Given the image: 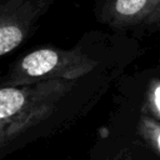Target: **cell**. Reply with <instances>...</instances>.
I'll return each mask as SVG.
<instances>
[{
	"mask_svg": "<svg viewBox=\"0 0 160 160\" xmlns=\"http://www.w3.org/2000/svg\"><path fill=\"white\" fill-rule=\"evenodd\" d=\"M120 160H134V159L131 158V155H130L128 151H124V152L121 154V156H120Z\"/></svg>",
	"mask_w": 160,
	"mask_h": 160,
	"instance_id": "52a82bcc",
	"label": "cell"
},
{
	"mask_svg": "<svg viewBox=\"0 0 160 160\" xmlns=\"http://www.w3.org/2000/svg\"><path fill=\"white\" fill-rule=\"evenodd\" d=\"M151 104L156 111V114L160 116V82L155 84L151 90Z\"/></svg>",
	"mask_w": 160,
	"mask_h": 160,
	"instance_id": "8992f818",
	"label": "cell"
},
{
	"mask_svg": "<svg viewBox=\"0 0 160 160\" xmlns=\"http://www.w3.org/2000/svg\"><path fill=\"white\" fill-rule=\"evenodd\" d=\"M98 18L115 29L160 24V0H101Z\"/></svg>",
	"mask_w": 160,
	"mask_h": 160,
	"instance_id": "277c9868",
	"label": "cell"
},
{
	"mask_svg": "<svg viewBox=\"0 0 160 160\" xmlns=\"http://www.w3.org/2000/svg\"><path fill=\"white\" fill-rule=\"evenodd\" d=\"M98 60L81 49L41 48L25 54L11 66L4 85H24L36 81L80 80L98 66Z\"/></svg>",
	"mask_w": 160,
	"mask_h": 160,
	"instance_id": "7a4b0ae2",
	"label": "cell"
},
{
	"mask_svg": "<svg viewBox=\"0 0 160 160\" xmlns=\"http://www.w3.org/2000/svg\"><path fill=\"white\" fill-rule=\"evenodd\" d=\"M76 80H45L0 89V150L48 120L74 89Z\"/></svg>",
	"mask_w": 160,
	"mask_h": 160,
	"instance_id": "6da1fadb",
	"label": "cell"
},
{
	"mask_svg": "<svg viewBox=\"0 0 160 160\" xmlns=\"http://www.w3.org/2000/svg\"><path fill=\"white\" fill-rule=\"evenodd\" d=\"M54 0H1L0 2V55L15 50L32 32L39 19Z\"/></svg>",
	"mask_w": 160,
	"mask_h": 160,
	"instance_id": "3957f363",
	"label": "cell"
},
{
	"mask_svg": "<svg viewBox=\"0 0 160 160\" xmlns=\"http://www.w3.org/2000/svg\"><path fill=\"white\" fill-rule=\"evenodd\" d=\"M140 132L142 138L159 152L160 155V122L149 116H141Z\"/></svg>",
	"mask_w": 160,
	"mask_h": 160,
	"instance_id": "5b68a950",
	"label": "cell"
}]
</instances>
